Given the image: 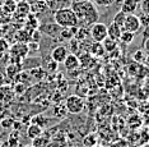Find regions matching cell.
I'll use <instances>...</instances> for the list:
<instances>
[{
    "label": "cell",
    "mask_w": 149,
    "mask_h": 147,
    "mask_svg": "<svg viewBox=\"0 0 149 147\" xmlns=\"http://www.w3.org/2000/svg\"><path fill=\"white\" fill-rule=\"evenodd\" d=\"M70 8L75 13L77 18L79 20H83L86 25L92 26L93 23L98 22L100 13L96 8V5L91 1H73Z\"/></svg>",
    "instance_id": "6da1fadb"
},
{
    "label": "cell",
    "mask_w": 149,
    "mask_h": 147,
    "mask_svg": "<svg viewBox=\"0 0 149 147\" xmlns=\"http://www.w3.org/2000/svg\"><path fill=\"white\" fill-rule=\"evenodd\" d=\"M54 20L61 28L77 27L79 23V19L77 18L75 13L72 10V8H59L54 14Z\"/></svg>",
    "instance_id": "7a4b0ae2"
},
{
    "label": "cell",
    "mask_w": 149,
    "mask_h": 147,
    "mask_svg": "<svg viewBox=\"0 0 149 147\" xmlns=\"http://www.w3.org/2000/svg\"><path fill=\"white\" fill-rule=\"evenodd\" d=\"M84 100L78 95H72L65 101V109L70 114H80L84 110Z\"/></svg>",
    "instance_id": "3957f363"
},
{
    "label": "cell",
    "mask_w": 149,
    "mask_h": 147,
    "mask_svg": "<svg viewBox=\"0 0 149 147\" xmlns=\"http://www.w3.org/2000/svg\"><path fill=\"white\" fill-rule=\"evenodd\" d=\"M89 36L94 42H102L107 37V26L100 22L93 23L89 28Z\"/></svg>",
    "instance_id": "277c9868"
},
{
    "label": "cell",
    "mask_w": 149,
    "mask_h": 147,
    "mask_svg": "<svg viewBox=\"0 0 149 147\" xmlns=\"http://www.w3.org/2000/svg\"><path fill=\"white\" fill-rule=\"evenodd\" d=\"M140 28H141V23H140L139 17L136 14H127L123 25V31L136 33L140 31Z\"/></svg>",
    "instance_id": "5b68a950"
},
{
    "label": "cell",
    "mask_w": 149,
    "mask_h": 147,
    "mask_svg": "<svg viewBox=\"0 0 149 147\" xmlns=\"http://www.w3.org/2000/svg\"><path fill=\"white\" fill-rule=\"evenodd\" d=\"M9 53H10V55L14 58V59L23 60L27 58V55H28L29 46L27 45V44H23V42H17L9 49Z\"/></svg>",
    "instance_id": "8992f818"
},
{
    "label": "cell",
    "mask_w": 149,
    "mask_h": 147,
    "mask_svg": "<svg viewBox=\"0 0 149 147\" xmlns=\"http://www.w3.org/2000/svg\"><path fill=\"white\" fill-rule=\"evenodd\" d=\"M68 54H69L68 47L64 46V45H59V46H56V47H54V49H52V51H51V59L54 61H56L57 64L64 63V60L66 59Z\"/></svg>",
    "instance_id": "52a82bcc"
},
{
    "label": "cell",
    "mask_w": 149,
    "mask_h": 147,
    "mask_svg": "<svg viewBox=\"0 0 149 147\" xmlns=\"http://www.w3.org/2000/svg\"><path fill=\"white\" fill-rule=\"evenodd\" d=\"M138 8H140V0H124L120 10L125 14H135Z\"/></svg>",
    "instance_id": "ba28073f"
},
{
    "label": "cell",
    "mask_w": 149,
    "mask_h": 147,
    "mask_svg": "<svg viewBox=\"0 0 149 147\" xmlns=\"http://www.w3.org/2000/svg\"><path fill=\"white\" fill-rule=\"evenodd\" d=\"M64 67H65V69L68 70H75L78 68L80 67V60L79 58H78L75 54H68L66 59L64 60Z\"/></svg>",
    "instance_id": "9c48e42d"
},
{
    "label": "cell",
    "mask_w": 149,
    "mask_h": 147,
    "mask_svg": "<svg viewBox=\"0 0 149 147\" xmlns=\"http://www.w3.org/2000/svg\"><path fill=\"white\" fill-rule=\"evenodd\" d=\"M38 30L41 31V32L46 33V35L51 36V37H57L60 36V32H61V27H60L59 25H45V26H40Z\"/></svg>",
    "instance_id": "30bf717a"
},
{
    "label": "cell",
    "mask_w": 149,
    "mask_h": 147,
    "mask_svg": "<svg viewBox=\"0 0 149 147\" xmlns=\"http://www.w3.org/2000/svg\"><path fill=\"white\" fill-rule=\"evenodd\" d=\"M14 12H15V14L19 15L21 18L27 17V15H29V13H31V5H29V3L24 1V0H23V1H19L15 6Z\"/></svg>",
    "instance_id": "8fae6325"
},
{
    "label": "cell",
    "mask_w": 149,
    "mask_h": 147,
    "mask_svg": "<svg viewBox=\"0 0 149 147\" xmlns=\"http://www.w3.org/2000/svg\"><path fill=\"white\" fill-rule=\"evenodd\" d=\"M43 134V128H41L40 125L35 124V123H32L31 125H28L27 127V136H28L29 139H36L37 137H40V136Z\"/></svg>",
    "instance_id": "7c38bea8"
},
{
    "label": "cell",
    "mask_w": 149,
    "mask_h": 147,
    "mask_svg": "<svg viewBox=\"0 0 149 147\" xmlns=\"http://www.w3.org/2000/svg\"><path fill=\"white\" fill-rule=\"evenodd\" d=\"M121 32H123V28H121L120 26L115 25L113 22L111 23L110 26H107V37H110V39L118 41V39H120V36H121Z\"/></svg>",
    "instance_id": "4fadbf2b"
},
{
    "label": "cell",
    "mask_w": 149,
    "mask_h": 147,
    "mask_svg": "<svg viewBox=\"0 0 149 147\" xmlns=\"http://www.w3.org/2000/svg\"><path fill=\"white\" fill-rule=\"evenodd\" d=\"M32 146L33 147H51V141H50L49 137L46 136H40L36 139L32 141Z\"/></svg>",
    "instance_id": "5bb4252c"
},
{
    "label": "cell",
    "mask_w": 149,
    "mask_h": 147,
    "mask_svg": "<svg viewBox=\"0 0 149 147\" xmlns=\"http://www.w3.org/2000/svg\"><path fill=\"white\" fill-rule=\"evenodd\" d=\"M14 96V91L8 86H1L0 87V100L1 101H9Z\"/></svg>",
    "instance_id": "9a60e30c"
},
{
    "label": "cell",
    "mask_w": 149,
    "mask_h": 147,
    "mask_svg": "<svg viewBox=\"0 0 149 147\" xmlns=\"http://www.w3.org/2000/svg\"><path fill=\"white\" fill-rule=\"evenodd\" d=\"M102 45H103L104 51H107V53H111V51L116 50V47H117V41L113 40V39H110V37H106V39L102 41Z\"/></svg>",
    "instance_id": "2e32d148"
},
{
    "label": "cell",
    "mask_w": 149,
    "mask_h": 147,
    "mask_svg": "<svg viewBox=\"0 0 149 147\" xmlns=\"http://www.w3.org/2000/svg\"><path fill=\"white\" fill-rule=\"evenodd\" d=\"M31 31L28 30H19V32L17 33V40L18 42H23V44H27L29 41L31 42Z\"/></svg>",
    "instance_id": "e0dca14e"
},
{
    "label": "cell",
    "mask_w": 149,
    "mask_h": 147,
    "mask_svg": "<svg viewBox=\"0 0 149 147\" xmlns=\"http://www.w3.org/2000/svg\"><path fill=\"white\" fill-rule=\"evenodd\" d=\"M134 39H135V33L127 32V31H123L118 41H120L121 44H125V45H130V44L134 41Z\"/></svg>",
    "instance_id": "ac0fdd59"
},
{
    "label": "cell",
    "mask_w": 149,
    "mask_h": 147,
    "mask_svg": "<svg viewBox=\"0 0 149 147\" xmlns=\"http://www.w3.org/2000/svg\"><path fill=\"white\" fill-rule=\"evenodd\" d=\"M104 53H106V51L103 49L102 42H94L93 41L92 46H91V54L94 56H102Z\"/></svg>",
    "instance_id": "d6986e66"
},
{
    "label": "cell",
    "mask_w": 149,
    "mask_h": 147,
    "mask_svg": "<svg viewBox=\"0 0 149 147\" xmlns=\"http://www.w3.org/2000/svg\"><path fill=\"white\" fill-rule=\"evenodd\" d=\"M97 145V138L96 136L93 134V133H89L88 136H86V137L83 138V146L86 147H93Z\"/></svg>",
    "instance_id": "ffe728a7"
},
{
    "label": "cell",
    "mask_w": 149,
    "mask_h": 147,
    "mask_svg": "<svg viewBox=\"0 0 149 147\" xmlns=\"http://www.w3.org/2000/svg\"><path fill=\"white\" fill-rule=\"evenodd\" d=\"M29 76L35 77V78H37V79H42V78L46 76V70L42 69V68H40V67L32 68L31 72H29Z\"/></svg>",
    "instance_id": "44dd1931"
},
{
    "label": "cell",
    "mask_w": 149,
    "mask_h": 147,
    "mask_svg": "<svg viewBox=\"0 0 149 147\" xmlns=\"http://www.w3.org/2000/svg\"><path fill=\"white\" fill-rule=\"evenodd\" d=\"M126 15L127 14H125L124 12H117L116 14L113 15V20L112 22L115 23V25H117V26H120L121 28H123V25H124V22H125V18H126Z\"/></svg>",
    "instance_id": "7402d4cb"
},
{
    "label": "cell",
    "mask_w": 149,
    "mask_h": 147,
    "mask_svg": "<svg viewBox=\"0 0 149 147\" xmlns=\"http://www.w3.org/2000/svg\"><path fill=\"white\" fill-rule=\"evenodd\" d=\"M144 58H145V53H144L143 49L136 50V51L134 53V55H133V59H134L135 63H143V61H144Z\"/></svg>",
    "instance_id": "603a6c76"
},
{
    "label": "cell",
    "mask_w": 149,
    "mask_h": 147,
    "mask_svg": "<svg viewBox=\"0 0 149 147\" xmlns=\"http://www.w3.org/2000/svg\"><path fill=\"white\" fill-rule=\"evenodd\" d=\"M32 123H35V124H37V125H40L41 128H43V127H46L47 125V119L45 117H42V115H37L36 118H33Z\"/></svg>",
    "instance_id": "cb8c5ba5"
},
{
    "label": "cell",
    "mask_w": 149,
    "mask_h": 147,
    "mask_svg": "<svg viewBox=\"0 0 149 147\" xmlns=\"http://www.w3.org/2000/svg\"><path fill=\"white\" fill-rule=\"evenodd\" d=\"M113 3H115V0H94V5H97V6H103V8L112 5Z\"/></svg>",
    "instance_id": "d4e9b609"
},
{
    "label": "cell",
    "mask_w": 149,
    "mask_h": 147,
    "mask_svg": "<svg viewBox=\"0 0 149 147\" xmlns=\"http://www.w3.org/2000/svg\"><path fill=\"white\" fill-rule=\"evenodd\" d=\"M139 19H140V23H141V27H145V28H149V14L147 13H143L140 17H139Z\"/></svg>",
    "instance_id": "484cf974"
},
{
    "label": "cell",
    "mask_w": 149,
    "mask_h": 147,
    "mask_svg": "<svg viewBox=\"0 0 149 147\" xmlns=\"http://www.w3.org/2000/svg\"><path fill=\"white\" fill-rule=\"evenodd\" d=\"M24 88H26V86H24V84H23L22 82H19V84H15L14 90H13V91H14V95H22L23 92L26 91Z\"/></svg>",
    "instance_id": "4316f807"
},
{
    "label": "cell",
    "mask_w": 149,
    "mask_h": 147,
    "mask_svg": "<svg viewBox=\"0 0 149 147\" xmlns=\"http://www.w3.org/2000/svg\"><path fill=\"white\" fill-rule=\"evenodd\" d=\"M140 8L143 9V13L149 14V0H143V1H140Z\"/></svg>",
    "instance_id": "83f0119b"
},
{
    "label": "cell",
    "mask_w": 149,
    "mask_h": 147,
    "mask_svg": "<svg viewBox=\"0 0 149 147\" xmlns=\"http://www.w3.org/2000/svg\"><path fill=\"white\" fill-rule=\"evenodd\" d=\"M0 49H1L3 51H5L9 49V44H8V41L4 40V39H0Z\"/></svg>",
    "instance_id": "f1b7e54d"
},
{
    "label": "cell",
    "mask_w": 149,
    "mask_h": 147,
    "mask_svg": "<svg viewBox=\"0 0 149 147\" xmlns=\"http://www.w3.org/2000/svg\"><path fill=\"white\" fill-rule=\"evenodd\" d=\"M143 50H144V53L149 54V37H147V39L144 40V44H143Z\"/></svg>",
    "instance_id": "f546056e"
},
{
    "label": "cell",
    "mask_w": 149,
    "mask_h": 147,
    "mask_svg": "<svg viewBox=\"0 0 149 147\" xmlns=\"http://www.w3.org/2000/svg\"><path fill=\"white\" fill-rule=\"evenodd\" d=\"M144 65L147 67V69L149 70V54H147V55H145V58H144Z\"/></svg>",
    "instance_id": "4dcf8cb0"
},
{
    "label": "cell",
    "mask_w": 149,
    "mask_h": 147,
    "mask_svg": "<svg viewBox=\"0 0 149 147\" xmlns=\"http://www.w3.org/2000/svg\"><path fill=\"white\" fill-rule=\"evenodd\" d=\"M4 54H5L4 51H3L1 49H0V59H1V58H3V55H4Z\"/></svg>",
    "instance_id": "1f68e13d"
},
{
    "label": "cell",
    "mask_w": 149,
    "mask_h": 147,
    "mask_svg": "<svg viewBox=\"0 0 149 147\" xmlns=\"http://www.w3.org/2000/svg\"><path fill=\"white\" fill-rule=\"evenodd\" d=\"M75 1H89V0H75Z\"/></svg>",
    "instance_id": "d6a6232c"
},
{
    "label": "cell",
    "mask_w": 149,
    "mask_h": 147,
    "mask_svg": "<svg viewBox=\"0 0 149 147\" xmlns=\"http://www.w3.org/2000/svg\"><path fill=\"white\" fill-rule=\"evenodd\" d=\"M93 147H102V146H97V145H96V146H93Z\"/></svg>",
    "instance_id": "836d02e7"
},
{
    "label": "cell",
    "mask_w": 149,
    "mask_h": 147,
    "mask_svg": "<svg viewBox=\"0 0 149 147\" xmlns=\"http://www.w3.org/2000/svg\"><path fill=\"white\" fill-rule=\"evenodd\" d=\"M24 147H33V146H32V145H31V146H24Z\"/></svg>",
    "instance_id": "e575fe53"
},
{
    "label": "cell",
    "mask_w": 149,
    "mask_h": 147,
    "mask_svg": "<svg viewBox=\"0 0 149 147\" xmlns=\"http://www.w3.org/2000/svg\"><path fill=\"white\" fill-rule=\"evenodd\" d=\"M0 36H1V28H0Z\"/></svg>",
    "instance_id": "d590c367"
}]
</instances>
